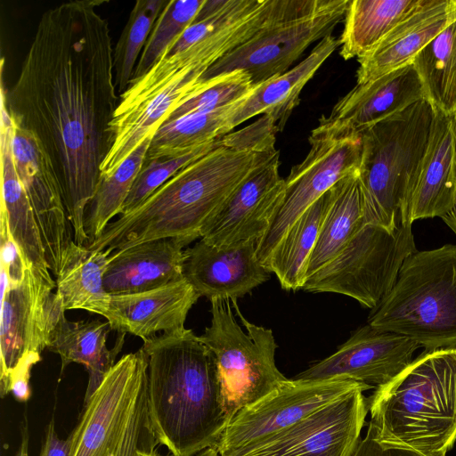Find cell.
Here are the masks:
<instances>
[{
	"mask_svg": "<svg viewBox=\"0 0 456 456\" xmlns=\"http://www.w3.org/2000/svg\"><path fill=\"white\" fill-rule=\"evenodd\" d=\"M101 0L72 1L46 11L20 75L1 91L12 122L29 133L60 183L73 240L86 246L85 211L113 144L118 98L108 21Z\"/></svg>",
	"mask_w": 456,
	"mask_h": 456,
	"instance_id": "6da1fadb",
	"label": "cell"
},
{
	"mask_svg": "<svg viewBox=\"0 0 456 456\" xmlns=\"http://www.w3.org/2000/svg\"><path fill=\"white\" fill-rule=\"evenodd\" d=\"M275 146H253L241 130L177 171L131 212L110 223L86 247L113 253L161 238L192 242L240 183Z\"/></svg>",
	"mask_w": 456,
	"mask_h": 456,
	"instance_id": "7a4b0ae2",
	"label": "cell"
},
{
	"mask_svg": "<svg viewBox=\"0 0 456 456\" xmlns=\"http://www.w3.org/2000/svg\"><path fill=\"white\" fill-rule=\"evenodd\" d=\"M147 357L146 408L150 429L172 456L216 447L226 417L216 358L191 330L143 340Z\"/></svg>",
	"mask_w": 456,
	"mask_h": 456,
	"instance_id": "3957f363",
	"label": "cell"
},
{
	"mask_svg": "<svg viewBox=\"0 0 456 456\" xmlns=\"http://www.w3.org/2000/svg\"><path fill=\"white\" fill-rule=\"evenodd\" d=\"M367 404L378 441L445 456L456 442V348L426 350Z\"/></svg>",
	"mask_w": 456,
	"mask_h": 456,
	"instance_id": "277c9868",
	"label": "cell"
},
{
	"mask_svg": "<svg viewBox=\"0 0 456 456\" xmlns=\"http://www.w3.org/2000/svg\"><path fill=\"white\" fill-rule=\"evenodd\" d=\"M426 350L456 348V245L416 250L368 319Z\"/></svg>",
	"mask_w": 456,
	"mask_h": 456,
	"instance_id": "5b68a950",
	"label": "cell"
},
{
	"mask_svg": "<svg viewBox=\"0 0 456 456\" xmlns=\"http://www.w3.org/2000/svg\"><path fill=\"white\" fill-rule=\"evenodd\" d=\"M436 110L427 99L362 133L359 180L364 223L395 231L428 143Z\"/></svg>",
	"mask_w": 456,
	"mask_h": 456,
	"instance_id": "8992f818",
	"label": "cell"
},
{
	"mask_svg": "<svg viewBox=\"0 0 456 456\" xmlns=\"http://www.w3.org/2000/svg\"><path fill=\"white\" fill-rule=\"evenodd\" d=\"M211 323L199 336L213 353L222 400L230 420L241 409L264 398L289 379L277 368V345L270 329L249 322L237 300L213 298Z\"/></svg>",
	"mask_w": 456,
	"mask_h": 456,
	"instance_id": "52a82bcc",
	"label": "cell"
},
{
	"mask_svg": "<svg viewBox=\"0 0 456 456\" xmlns=\"http://www.w3.org/2000/svg\"><path fill=\"white\" fill-rule=\"evenodd\" d=\"M416 250L411 224H401L391 232L364 224L337 256L305 279L302 289L345 295L372 310Z\"/></svg>",
	"mask_w": 456,
	"mask_h": 456,
	"instance_id": "ba28073f",
	"label": "cell"
},
{
	"mask_svg": "<svg viewBox=\"0 0 456 456\" xmlns=\"http://www.w3.org/2000/svg\"><path fill=\"white\" fill-rule=\"evenodd\" d=\"M310 151L285 179L282 204L269 230L257 244L256 256L265 267L289 228L340 179L359 168L362 134L322 116L309 136Z\"/></svg>",
	"mask_w": 456,
	"mask_h": 456,
	"instance_id": "9c48e42d",
	"label": "cell"
},
{
	"mask_svg": "<svg viewBox=\"0 0 456 456\" xmlns=\"http://www.w3.org/2000/svg\"><path fill=\"white\" fill-rule=\"evenodd\" d=\"M358 387L370 389L366 385L348 379H289L234 415L216 445L219 456H246Z\"/></svg>",
	"mask_w": 456,
	"mask_h": 456,
	"instance_id": "30bf717a",
	"label": "cell"
},
{
	"mask_svg": "<svg viewBox=\"0 0 456 456\" xmlns=\"http://www.w3.org/2000/svg\"><path fill=\"white\" fill-rule=\"evenodd\" d=\"M350 0H323L314 12L275 23L213 64L203 81L234 70L248 72L259 85L289 70L306 48L331 35L345 19Z\"/></svg>",
	"mask_w": 456,
	"mask_h": 456,
	"instance_id": "8fae6325",
	"label": "cell"
},
{
	"mask_svg": "<svg viewBox=\"0 0 456 456\" xmlns=\"http://www.w3.org/2000/svg\"><path fill=\"white\" fill-rule=\"evenodd\" d=\"M147 357L140 348L125 354L85 403L68 436L69 456H115L136 397L147 380Z\"/></svg>",
	"mask_w": 456,
	"mask_h": 456,
	"instance_id": "7c38bea8",
	"label": "cell"
},
{
	"mask_svg": "<svg viewBox=\"0 0 456 456\" xmlns=\"http://www.w3.org/2000/svg\"><path fill=\"white\" fill-rule=\"evenodd\" d=\"M56 285L27 267L16 284L1 289L0 385L28 354L41 355L59 318L65 313Z\"/></svg>",
	"mask_w": 456,
	"mask_h": 456,
	"instance_id": "4fadbf2b",
	"label": "cell"
},
{
	"mask_svg": "<svg viewBox=\"0 0 456 456\" xmlns=\"http://www.w3.org/2000/svg\"><path fill=\"white\" fill-rule=\"evenodd\" d=\"M280 151L262 161L205 225L201 239L216 247L259 240L269 230L286 192Z\"/></svg>",
	"mask_w": 456,
	"mask_h": 456,
	"instance_id": "5bb4252c",
	"label": "cell"
},
{
	"mask_svg": "<svg viewBox=\"0 0 456 456\" xmlns=\"http://www.w3.org/2000/svg\"><path fill=\"white\" fill-rule=\"evenodd\" d=\"M420 347L407 337L370 324L361 327L334 354L294 379L317 381L348 379L379 388L403 371Z\"/></svg>",
	"mask_w": 456,
	"mask_h": 456,
	"instance_id": "9a60e30c",
	"label": "cell"
},
{
	"mask_svg": "<svg viewBox=\"0 0 456 456\" xmlns=\"http://www.w3.org/2000/svg\"><path fill=\"white\" fill-rule=\"evenodd\" d=\"M365 390L350 391L246 456H351L369 411Z\"/></svg>",
	"mask_w": 456,
	"mask_h": 456,
	"instance_id": "2e32d148",
	"label": "cell"
},
{
	"mask_svg": "<svg viewBox=\"0 0 456 456\" xmlns=\"http://www.w3.org/2000/svg\"><path fill=\"white\" fill-rule=\"evenodd\" d=\"M12 150L18 175L36 216L47 263L56 277L63 253L74 240L60 183L34 137L13 122Z\"/></svg>",
	"mask_w": 456,
	"mask_h": 456,
	"instance_id": "e0dca14e",
	"label": "cell"
},
{
	"mask_svg": "<svg viewBox=\"0 0 456 456\" xmlns=\"http://www.w3.org/2000/svg\"><path fill=\"white\" fill-rule=\"evenodd\" d=\"M257 240L216 247L200 239L184 250L183 275L200 297L237 300L270 278L256 256Z\"/></svg>",
	"mask_w": 456,
	"mask_h": 456,
	"instance_id": "ac0fdd59",
	"label": "cell"
},
{
	"mask_svg": "<svg viewBox=\"0 0 456 456\" xmlns=\"http://www.w3.org/2000/svg\"><path fill=\"white\" fill-rule=\"evenodd\" d=\"M200 297L182 279L151 290L110 296L103 317L111 330L146 340L159 331L184 328L187 314Z\"/></svg>",
	"mask_w": 456,
	"mask_h": 456,
	"instance_id": "d6986e66",
	"label": "cell"
},
{
	"mask_svg": "<svg viewBox=\"0 0 456 456\" xmlns=\"http://www.w3.org/2000/svg\"><path fill=\"white\" fill-rule=\"evenodd\" d=\"M456 20V0H426L379 43L357 59L356 84L411 64L416 55Z\"/></svg>",
	"mask_w": 456,
	"mask_h": 456,
	"instance_id": "ffe728a7",
	"label": "cell"
},
{
	"mask_svg": "<svg viewBox=\"0 0 456 456\" xmlns=\"http://www.w3.org/2000/svg\"><path fill=\"white\" fill-rule=\"evenodd\" d=\"M454 118L436 110L426 152L403 210V224L443 217L455 205Z\"/></svg>",
	"mask_w": 456,
	"mask_h": 456,
	"instance_id": "44dd1931",
	"label": "cell"
},
{
	"mask_svg": "<svg viewBox=\"0 0 456 456\" xmlns=\"http://www.w3.org/2000/svg\"><path fill=\"white\" fill-rule=\"evenodd\" d=\"M338 45L339 39L327 36L300 63L280 76L254 86L245 97L229 108L223 125V136L258 114L272 118L277 130L281 131L298 104L305 84Z\"/></svg>",
	"mask_w": 456,
	"mask_h": 456,
	"instance_id": "7402d4cb",
	"label": "cell"
},
{
	"mask_svg": "<svg viewBox=\"0 0 456 456\" xmlns=\"http://www.w3.org/2000/svg\"><path fill=\"white\" fill-rule=\"evenodd\" d=\"M189 244L179 238H161L114 251L103 277L106 292L138 293L183 279V248Z\"/></svg>",
	"mask_w": 456,
	"mask_h": 456,
	"instance_id": "603a6c76",
	"label": "cell"
},
{
	"mask_svg": "<svg viewBox=\"0 0 456 456\" xmlns=\"http://www.w3.org/2000/svg\"><path fill=\"white\" fill-rule=\"evenodd\" d=\"M12 121L1 100V214L19 254L45 281L54 284L45 257L41 233L23 183L18 175L12 150Z\"/></svg>",
	"mask_w": 456,
	"mask_h": 456,
	"instance_id": "cb8c5ba5",
	"label": "cell"
},
{
	"mask_svg": "<svg viewBox=\"0 0 456 456\" xmlns=\"http://www.w3.org/2000/svg\"><path fill=\"white\" fill-rule=\"evenodd\" d=\"M422 99H426L424 87L411 63L375 80L356 84L327 117L362 134Z\"/></svg>",
	"mask_w": 456,
	"mask_h": 456,
	"instance_id": "d4e9b609",
	"label": "cell"
},
{
	"mask_svg": "<svg viewBox=\"0 0 456 456\" xmlns=\"http://www.w3.org/2000/svg\"><path fill=\"white\" fill-rule=\"evenodd\" d=\"M111 330L108 322L99 320L70 322L63 314L51 332L47 348L58 354L61 360V373L71 362L83 364L89 379L85 395L86 403L114 366L115 359L124 344V333L111 349L107 347V338Z\"/></svg>",
	"mask_w": 456,
	"mask_h": 456,
	"instance_id": "484cf974",
	"label": "cell"
},
{
	"mask_svg": "<svg viewBox=\"0 0 456 456\" xmlns=\"http://www.w3.org/2000/svg\"><path fill=\"white\" fill-rule=\"evenodd\" d=\"M108 250H93L74 240L63 253L55 277L56 293L64 310H85L102 316L108 310L110 295L103 285Z\"/></svg>",
	"mask_w": 456,
	"mask_h": 456,
	"instance_id": "4316f807",
	"label": "cell"
},
{
	"mask_svg": "<svg viewBox=\"0 0 456 456\" xmlns=\"http://www.w3.org/2000/svg\"><path fill=\"white\" fill-rule=\"evenodd\" d=\"M358 169L330 189V205L308 261L305 279L337 256L365 224Z\"/></svg>",
	"mask_w": 456,
	"mask_h": 456,
	"instance_id": "83f0119b",
	"label": "cell"
},
{
	"mask_svg": "<svg viewBox=\"0 0 456 456\" xmlns=\"http://www.w3.org/2000/svg\"><path fill=\"white\" fill-rule=\"evenodd\" d=\"M426 0H350L339 39L345 61L360 58Z\"/></svg>",
	"mask_w": 456,
	"mask_h": 456,
	"instance_id": "f1b7e54d",
	"label": "cell"
},
{
	"mask_svg": "<svg viewBox=\"0 0 456 456\" xmlns=\"http://www.w3.org/2000/svg\"><path fill=\"white\" fill-rule=\"evenodd\" d=\"M330 205V190L289 228L265 268L287 290L303 288L309 258L317 241Z\"/></svg>",
	"mask_w": 456,
	"mask_h": 456,
	"instance_id": "f546056e",
	"label": "cell"
},
{
	"mask_svg": "<svg viewBox=\"0 0 456 456\" xmlns=\"http://www.w3.org/2000/svg\"><path fill=\"white\" fill-rule=\"evenodd\" d=\"M425 98L435 110L456 116V20L431 40L414 58Z\"/></svg>",
	"mask_w": 456,
	"mask_h": 456,
	"instance_id": "4dcf8cb0",
	"label": "cell"
},
{
	"mask_svg": "<svg viewBox=\"0 0 456 456\" xmlns=\"http://www.w3.org/2000/svg\"><path fill=\"white\" fill-rule=\"evenodd\" d=\"M151 138H146L113 173L101 176L96 191L85 211L84 227L88 244L102 233L114 216L121 214L143 165Z\"/></svg>",
	"mask_w": 456,
	"mask_h": 456,
	"instance_id": "1f68e13d",
	"label": "cell"
},
{
	"mask_svg": "<svg viewBox=\"0 0 456 456\" xmlns=\"http://www.w3.org/2000/svg\"><path fill=\"white\" fill-rule=\"evenodd\" d=\"M230 107L188 114L163 124L151 138L144 162L176 158L223 137Z\"/></svg>",
	"mask_w": 456,
	"mask_h": 456,
	"instance_id": "d6a6232c",
	"label": "cell"
},
{
	"mask_svg": "<svg viewBox=\"0 0 456 456\" xmlns=\"http://www.w3.org/2000/svg\"><path fill=\"white\" fill-rule=\"evenodd\" d=\"M166 0H138L113 49L115 86L122 94L128 86L135 69V61L145 45Z\"/></svg>",
	"mask_w": 456,
	"mask_h": 456,
	"instance_id": "836d02e7",
	"label": "cell"
},
{
	"mask_svg": "<svg viewBox=\"0 0 456 456\" xmlns=\"http://www.w3.org/2000/svg\"><path fill=\"white\" fill-rule=\"evenodd\" d=\"M205 0H169L144 45L131 80L137 79L161 58L193 23Z\"/></svg>",
	"mask_w": 456,
	"mask_h": 456,
	"instance_id": "e575fe53",
	"label": "cell"
},
{
	"mask_svg": "<svg viewBox=\"0 0 456 456\" xmlns=\"http://www.w3.org/2000/svg\"><path fill=\"white\" fill-rule=\"evenodd\" d=\"M211 79L213 81L210 86L180 105L165 123L188 114L210 112L231 106L245 97L254 87L250 75L243 70H234Z\"/></svg>",
	"mask_w": 456,
	"mask_h": 456,
	"instance_id": "d590c367",
	"label": "cell"
},
{
	"mask_svg": "<svg viewBox=\"0 0 456 456\" xmlns=\"http://www.w3.org/2000/svg\"><path fill=\"white\" fill-rule=\"evenodd\" d=\"M218 140L176 158L144 162L134 182L120 216L138 207L181 168L213 150L217 145Z\"/></svg>",
	"mask_w": 456,
	"mask_h": 456,
	"instance_id": "8d00e7d4",
	"label": "cell"
},
{
	"mask_svg": "<svg viewBox=\"0 0 456 456\" xmlns=\"http://www.w3.org/2000/svg\"><path fill=\"white\" fill-rule=\"evenodd\" d=\"M152 439L156 438L148 422L145 383L136 397L115 456H138L140 448Z\"/></svg>",
	"mask_w": 456,
	"mask_h": 456,
	"instance_id": "74e56055",
	"label": "cell"
},
{
	"mask_svg": "<svg viewBox=\"0 0 456 456\" xmlns=\"http://www.w3.org/2000/svg\"><path fill=\"white\" fill-rule=\"evenodd\" d=\"M351 456H439L421 452L408 447L378 441L368 428L366 436L359 440Z\"/></svg>",
	"mask_w": 456,
	"mask_h": 456,
	"instance_id": "f35d334b",
	"label": "cell"
},
{
	"mask_svg": "<svg viewBox=\"0 0 456 456\" xmlns=\"http://www.w3.org/2000/svg\"><path fill=\"white\" fill-rule=\"evenodd\" d=\"M69 439H61L55 429L53 419L45 430V437L39 456H69Z\"/></svg>",
	"mask_w": 456,
	"mask_h": 456,
	"instance_id": "ab89813d",
	"label": "cell"
},
{
	"mask_svg": "<svg viewBox=\"0 0 456 456\" xmlns=\"http://www.w3.org/2000/svg\"><path fill=\"white\" fill-rule=\"evenodd\" d=\"M28 422L25 418L23 424L21 425V443L17 452V456H29L28 454Z\"/></svg>",
	"mask_w": 456,
	"mask_h": 456,
	"instance_id": "60d3db41",
	"label": "cell"
},
{
	"mask_svg": "<svg viewBox=\"0 0 456 456\" xmlns=\"http://www.w3.org/2000/svg\"><path fill=\"white\" fill-rule=\"evenodd\" d=\"M159 445L156 439H152L143 446H142L138 452V456H163L159 454L156 450V446ZM172 456V455H167Z\"/></svg>",
	"mask_w": 456,
	"mask_h": 456,
	"instance_id": "b9f144b4",
	"label": "cell"
},
{
	"mask_svg": "<svg viewBox=\"0 0 456 456\" xmlns=\"http://www.w3.org/2000/svg\"><path fill=\"white\" fill-rule=\"evenodd\" d=\"M441 218L456 234V202L452 209Z\"/></svg>",
	"mask_w": 456,
	"mask_h": 456,
	"instance_id": "7bdbcfd3",
	"label": "cell"
},
{
	"mask_svg": "<svg viewBox=\"0 0 456 456\" xmlns=\"http://www.w3.org/2000/svg\"><path fill=\"white\" fill-rule=\"evenodd\" d=\"M193 456H219V453H218L216 448L214 446V447H209V448L204 449Z\"/></svg>",
	"mask_w": 456,
	"mask_h": 456,
	"instance_id": "ee69618b",
	"label": "cell"
},
{
	"mask_svg": "<svg viewBox=\"0 0 456 456\" xmlns=\"http://www.w3.org/2000/svg\"><path fill=\"white\" fill-rule=\"evenodd\" d=\"M453 154H454V166L456 171V116L454 118V128H453Z\"/></svg>",
	"mask_w": 456,
	"mask_h": 456,
	"instance_id": "f6af8a7d",
	"label": "cell"
}]
</instances>
